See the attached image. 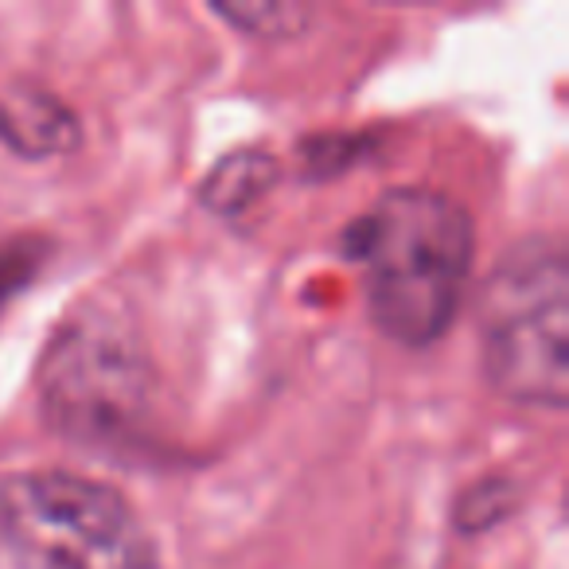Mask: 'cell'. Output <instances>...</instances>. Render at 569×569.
Listing matches in <instances>:
<instances>
[{
  "instance_id": "obj_9",
  "label": "cell",
  "mask_w": 569,
  "mask_h": 569,
  "mask_svg": "<svg viewBox=\"0 0 569 569\" xmlns=\"http://www.w3.org/2000/svg\"><path fill=\"white\" fill-rule=\"evenodd\" d=\"M40 261H43L40 238H4L0 242V309L32 281Z\"/></svg>"
},
{
  "instance_id": "obj_1",
  "label": "cell",
  "mask_w": 569,
  "mask_h": 569,
  "mask_svg": "<svg viewBox=\"0 0 569 569\" xmlns=\"http://www.w3.org/2000/svg\"><path fill=\"white\" fill-rule=\"evenodd\" d=\"M472 214L433 188H395L351 227L367 309L387 340L429 348L452 328L472 273Z\"/></svg>"
},
{
  "instance_id": "obj_4",
  "label": "cell",
  "mask_w": 569,
  "mask_h": 569,
  "mask_svg": "<svg viewBox=\"0 0 569 569\" xmlns=\"http://www.w3.org/2000/svg\"><path fill=\"white\" fill-rule=\"evenodd\" d=\"M40 402L71 441H133L152 402V367L113 312L67 320L40 359Z\"/></svg>"
},
{
  "instance_id": "obj_5",
  "label": "cell",
  "mask_w": 569,
  "mask_h": 569,
  "mask_svg": "<svg viewBox=\"0 0 569 569\" xmlns=\"http://www.w3.org/2000/svg\"><path fill=\"white\" fill-rule=\"evenodd\" d=\"M82 141L79 113L36 82H12L0 90V144L20 160H56Z\"/></svg>"
},
{
  "instance_id": "obj_3",
  "label": "cell",
  "mask_w": 569,
  "mask_h": 569,
  "mask_svg": "<svg viewBox=\"0 0 569 569\" xmlns=\"http://www.w3.org/2000/svg\"><path fill=\"white\" fill-rule=\"evenodd\" d=\"M0 538L20 569H157V546L129 499L63 468L0 480Z\"/></svg>"
},
{
  "instance_id": "obj_8",
  "label": "cell",
  "mask_w": 569,
  "mask_h": 569,
  "mask_svg": "<svg viewBox=\"0 0 569 569\" xmlns=\"http://www.w3.org/2000/svg\"><path fill=\"white\" fill-rule=\"evenodd\" d=\"M511 507H515V483L503 480V476H488V480L472 483L457 499L452 519H457L460 535H483V530L499 527Z\"/></svg>"
},
{
  "instance_id": "obj_2",
  "label": "cell",
  "mask_w": 569,
  "mask_h": 569,
  "mask_svg": "<svg viewBox=\"0 0 569 569\" xmlns=\"http://www.w3.org/2000/svg\"><path fill=\"white\" fill-rule=\"evenodd\" d=\"M483 375L515 406L566 410L569 269L566 250L527 238L499 258L480 293Z\"/></svg>"
},
{
  "instance_id": "obj_10",
  "label": "cell",
  "mask_w": 569,
  "mask_h": 569,
  "mask_svg": "<svg viewBox=\"0 0 569 569\" xmlns=\"http://www.w3.org/2000/svg\"><path fill=\"white\" fill-rule=\"evenodd\" d=\"M359 141L356 137H312L305 144V164H309V176H336L348 164H356Z\"/></svg>"
},
{
  "instance_id": "obj_6",
  "label": "cell",
  "mask_w": 569,
  "mask_h": 569,
  "mask_svg": "<svg viewBox=\"0 0 569 569\" xmlns=\"http://www.w3.org/2000/svg\"><path fill=\"white\" fill-rule=\"evenodd\" d=\"M281 180V164L269 149H234L203 176L199 203L214 214H238L253 207Z\"/></svg>"
},
{
  "instance_id": "obj_7",
  "label": "cell",
  "mask_w": 569,
  "mask_h": 569,
  "mask_svg": "<svg viewBox=\"0 0 569 569\" xmlns=\"http://www.w3.org/2000/svg\"><path fill=\"white\" fill-rule=\"evenodd\" d=\"M207 9H211V17L227 20L234 32L269 43L297 40L317 20V9L305 0H214Z\"/></svg>"
}]
</instances>
